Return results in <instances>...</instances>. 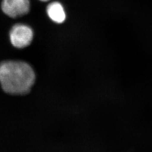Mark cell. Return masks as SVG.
Masks as SVG:
<instances>
[{
  "label": "cell",
  "instance_id": "obj_1",
  "mask_svg": "<svg viewBox=\"0 0 152 152\" xmlns=\"http://www.w3.org/2000/svg\"><path fill=\"white\" fill-rule=\"evenodd\" d=\"M36 80L32 67L22 61L7 60L0 63V85L4 92L14 96L26 95Z\"/></svg>",
  "mask_w": 152,
  "mask_h": 152
},
{
  "label": "cell",
  "instance_id": "obj_2",
  "mask_svg": "<svg viewBox=\"0 0 152 152\" xmlns=\"http://www.w3.org/2000/svg\"><path fill=\"white\" fill-rule=\"evenodd\" d=\"M33 38L32 28L23 24H17L11 28L10 39L15 48H25L31 44Z\"/></svg>",
  "mask_w": 152,
  "mask_h": 152
},
{
  "label": "cell",
  "instance_id": "obj_3",
  "mask_svg": "<svg viewBox=\"0 0 152 152\" xmlns=\"http://www.w3.org/2000/svg\"><path fill=\"white\" fill-rule=\"evenodd\" d=\"M1 8L3 12L12 18L27 14L30 10L29 0H2Z\"/></svg>",
  "mask_w": 152,
  "mask_h": 152
},
{
  "label": "cell",
  "instance_id": "obj_4",
  "mask_svg": "<svg viewBox=\"0 0 152 152\" xmlns=\"http://www.w3.org/2000/svg\"><path fill=\"white\" fill-rule=\"evenodd\" d=\"M47 13L49 18L56 23L60 24L65 21V10L63 6L59 2H53L47 7Z\"/></svg>",
  "mask_w": 152,
  "mask_h": 152
},
{
  "label": "cell",
  "instance_id": "obj_5",
  "mask_svg": "<svg viewBox=\"0 0 152 152\" xmlns=\"http://www.w3.org/2000/svg\"><path fill=\"white\" fill-rule=\"evenodd\" d=\"M40 1H43V2H48V1H49L50 0H40Z\"/></svg>",
  "mask_w": 152,
  "mask_h": 152
}]
</instances>
